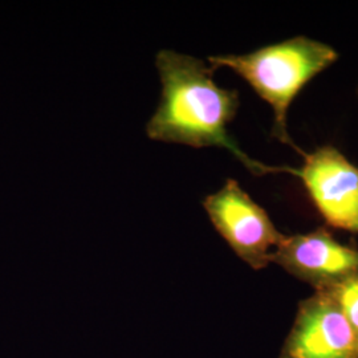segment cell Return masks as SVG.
<instances>
[{
    "mask_svg": "<svg viewBox=\"0 0 358 358\" xmlns=\"http://www.w3.org/2000/svg\"><path fill=\"white\" fill-rule=\"evenodd\" d=\"M155 66L162 92L146 125L150 140L196 149L222 148L255 176L284 173L297 177L299 169L259 162L231 137L227 127L239 109V94L219 87L210 65L189 55L162 50L155 56Z\"/></svg>",
    "mask_w": 358,
    "mask_h": 358,
    "instance_id": "cell-1",
    "label": "cell"
},
{
    "mask_svg": "<svg viewBox=\"0 0 358 358\" xmlns=\"http://www.w3.org/2000/svg\"><path fill=\"white\" fill-rule=\"evenodd\" d=\"M338 60L337 51L316 38L294 36L244 55L210 56L215 71L229 68L268 103L273 113L272 136L278 141L304 153L289 136V106L308 83Z\"/></svg>",
    "mask_w": 358,
    "mask_h": 358,
    "instance_id": "cell-2",
    "label": "cell"
},
{
    "mask_svg": "<svg viewBox=\"0 0 358 358\" xmlns=\"http://www.w3.org/2000/svg\"><path fill=\"white\" fill-rule=\"evenodd\" d=\"M202 205L219 235L243 262L255 269L268 264L284 235L238 180L226 179Z\"/></svg>",
    "mask_w": 358,
    "mask_h": 358,
    "instance_id": "cell-3",
    "label": "cell"
},
{
    "mask_svg": "<svg viewBox=\"0 0 358 358\" xmlns=\"http://www.w3.org/2000/svg\"><path fill=\"white\" fill-rule=\"evenodd\" d=\"M299 169L308 194L325 222L358 234V167L331 145L301 154Z\"/></svg>",
    "mask_w": 358,
    "mask_h": 358,
    "instance_id": "cell-4",
    "label": "cell"
},
{
    "mask_svg": "<svg viewBox=\"0 0 358 358\" xmlns=\"http://www.w3.org/2000/svg\"><path fill=\"white\" fill-rule=\"evenodd\" d=\"M271 262H276L296 276L332 289L358 278V251L338 243L324 229L309 234L284 236Z\"/></svg>",
    "mask_w": 358,
    "mask_h": 358,
    "instance_id": "cell-5",
    "label": "cell"
},
{
    "mask_svg": "<svg viewBox=\"0 0 358 358\" xmlns=\"http://www.w3.org/2000/svg\"><path fill=\"white\" fill-rule=\"evenodd\" d=\"M358 336L329 289L303 306L287 348V358H355Z\"/></svg>",
    "mask_w": 358,
    "mask_h": 358,
    "instance_id": "cell-6",
    "label": "cell"
},
{
    "mask_svg": "<svg viewBox=\"0 0 358 358\" xmlns=\"http://www.w3.org/2000/svg\"><path fill=\"white\" fill-rule=\"evenodd\" d=\"M329 291L358 336V278L349 279Z\"/></svg>",
    "mask_w": 358,
    "mask_h": 358,
    "instance_id": "cell-7",
    "label": "cell"
},
{
    "mask_svg": "<svg viewBox=\"0 0 358 358\" xmlns=\"http://www.w3.org/2000/svg\"><path fill=\"white\" fill-rule=\"evenodd\" d=\"M357 94H358V88H357Z\"/></svg>",
    "mask_w": 358,
    "mask_h": 358,
    "instance_id": "cell-8",
    "label": "cell"
}]
</instances>
